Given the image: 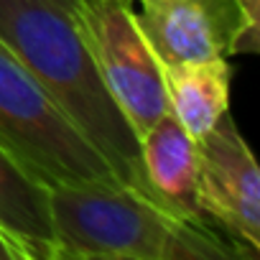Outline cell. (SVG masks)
Masks as SVG:
<instances>
[{
    "label": "cell",
    "mask_w": 260,
    "mask_h": 260,
    "mask_svg": "<svg viewBox=\"0 0 260 260\" xmlns=\"http://www.w3.org/2000/svg\"><path fill=\"white\" fill-rule=\"evenodd\" d=\"M161 67L230 56L242 28L237 0H127Z\"/></svg>",
    "instance_id": "6"
},
{
    "label": "cell",
    "mask_w": 260,
    "mask_h": 260,
    "mask_svg": "<svg viewBox=\"0 0 260 260\" xmlns=\"http://www.w3.org/2000/svg\"><path fill=\"white\" fill-rule=\"evenodd\" d=\"M197 207L237 245L260 252V171L224 112L197 138Z\"/></svg>",
    "instance_id": "5"
},
{
    "label": "cell",
    "mask_w": 260,
    "mask_h": 260,
    "mask_svg": "<svg viewBox=\"0 0 260 260\" xmlns=\"http://www.w3.org/2000/svg\"><path fill=\"white\" fill-rule=\"evenodd\" d=\"M56 260H224L255 257L207 217L179 214L153 191L125 181L49 186Z\"/></svg>",
    "instance_id": "1"
},
{
    "label": "cell",
    "mask_w": 260,
    "mask_h": 260,
    "mask_svg": "<svg viewBox=\"0 0 260 260\" xmlns=\"http://www.w3.org/2000/svg\"><path fill=\"white\" fill-rule=\"evenodd\" d=\"M230 79L232 69L227 59L184 61L164 67V84L169 112L184 125L197 141L230 107Z\"/></svg>",
    "instance_id": "9"
},
{
    "label": "cell",
    "mask_w": 260,
    "mask_h": 260,
    "mask_svg": "<svg viewBox=\"0 0 260 260\" xmlns=\"http://www.w3.org/2000/svg\"><path fill=\"white\" fill-rule=\"evenodd\" d=\"M242 13V28L230 46L232 54H257L260 49V0H237Z\"/></svg>",
    "instance_id": "10"
},
{
    "label": "cell",
    "mask_w": 260,
    "mask_h": 260,
    "mask_svg": "<svg viewBox=\"0 0 260 260\" xmlns=\"http://www.w3.org/2000/svg\"><path fill=\"white\" fill-rule=\"evenodd\" d=\"M141 164L148 189L174 212L204 217L197 207V141L166 112L141 136Z\"/></svg>",
    "instance_id": "7"
},
{
    "label": "cell",
    "mask_w": 260,
    "mask_h": 260,
    "mask_svg": "<svg viewBox=\"0 0 260 260\" xmlns=\"http://www.w3.org/2000/svg\"><path fill=\"white\" fill-rule=\"evenodd\" d=\"M0 41L107 158L120 181L151 191L143 176L141 141L105 87L72 18L69 0H0Z\"/></svg>",
    "instance_id": "2"
},
{
    "label": "cell",
    "mask_w": 260,
    "mask_h": 260,
    "mask_svg": "<svg viewBox=\"0 0 260 260\" xmlns=\"http://www.w3.org/2000/svg\"><path fill=\"white\" fill-rule=\"evenodd\" d=\"M0 146L46 186L115 181L107 158L0 41ZM120 181V179H117Z\"/></svg>",
    "instance_id": "3"
},
{
    "label": "cell",
    "mask_w": 260,
    "mask_h": 260,
    "mask_svg": "<svg viewBox=\"0 0 260 260\" xmlns=\"http://www.w3.org/2000/svg\"><path fill=\"white\" fill-rule=\"evenodd\" d=\"M72 18L105 87L141 136L169 112L164 67L143 39L127 0H69Z\"/></svg>",
    "instance_id": "4"
},
{
    "label": "cell",
    "mask_w": 260,
    "mask_h": 260,
    "mask_svg": "<svg viewBox=\"0 0 260 260\" xmlns=\"http://www.w3.org/2000/svg\"><path fill=\"white\" fill-rule=\"evenodd\" d=\"M0 230L26 260H56L49 186L0 146Z\"/></svg>",
    "instance_id": "8"
}]
</instances>
